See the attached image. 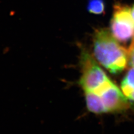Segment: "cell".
<instances>
[{
    "label": "cell",
    "mask_w": 134,
    "mask_h": 134,
    "mask_svg": "<svg viewBox=\"0 0 134 134\" xmlns=\"http://www.w3.org/2000/svg\"><path fill=\"white\" fill-rule=\"evenodd\" d=\"M93 52L96 60L113 74L122 72L129 63L128 50L121 46L111 32L105 29L96 31Z\"/></svg>",
    "instance_id": "cell-1"
},
{
    "label": "cell",
    "mask_w": 134,
    "mask_h": 134,
    "mask_svg": "<svg viewBox=\"0 0 134 134\" xmlns=\"http://www.w3.org/2000/svg\"><path fill=\"white\" fill-rule=\"evenodd\" d=\"M81 64L80 85L85 92H93L100 96L114 83L86 50L82 52Z\"/></svg>",
    "instance_id": "cell-2"
},
{
    "label": "cell",
    "mask_w": 134,
    "mask_h": 134,
    "mask_svg": "<svg viewBox=\"0 0 134 134\" xmlns=\"http://www.w3.org/2000/svg\"><path fill=\"white\" fill-rule=\"evenodd\" d=\"M111 32L117 41L122 43L129 41L134 36V20L129 7L115 6L111 23Z\"/></svg>",
    "instance_id": "cell-3"
},
{
    "label": "cell",
    "mask_w": 134,
    "mask_h": 134,
    "mask_svg": "<svg viewBox=\"0 0 134 134\" xmlns=\"http://www.w3.org/2000/svg\"><path fill=\"white\" fill-rule=\"evenodd\" d=\"M100 96L107 112H120L130 107L127 97L114 83Z\"/></svg>",
    "instance_id": "cell-4"
},
{
    "label": "cell",
    "mask_w": 134,
    "mask_h": 134,
    "mask_svg": "<svg viewBox=\"0 0 134 134\" xmlns=\"http://www.w3.org/2000/svg\"><path fill=\"white\" fill-rule=\"evenodd\" d=\"M87 106L88 110L94 114L107 112L100 96L93 92H85Z\"/></svg>",
    "instance_id": "cell-5"
},
{
    "label": "cell",
    "mask_w": 134,
    "mask_h": 134,
    "mask_svg": "<svg viewBox=\"0 0 134 134\" xmlns=\"http://www.w3.org/2000/svg\"><path fill=\"white\" fill-rule=\"evenodd\" d=\"M121 91L128 97L134 91V68L130 69L121 84Z\"/></svg>",
    "instance_id": "cell-6"
},
{
    "label": "cell",
    "mask_w": 134,
    "mask_h": 134,
    "mask_svg": "<svg viewBox=\"0 0 134 134\" xmlns=\"http://www.w3.org/2000/svg\"><path fill=\"white\" fill-rule=\"evenodd\" d=\"M87 9L90 13L100 15L104 10V3L103 0H90L88 3Z\"/></svg>",
    "instance_id": "cell-7"
},
{
    "label": "cell",
    "mask_w": 134,
    "mask_h": 134,
    "mask_svg": "<svg viewBox=\"0 0 134 134\" xmlns=\"http://www.w3.org/2000/svg\"><path fill=\"white\" fill-rule=\"evenodd\" d=\"M129 62L132 67L134 68V42L131 44L128 50Z\"/></svg>",
    "instance_id": "cell-8"
},
{
    "label": "cell",
    "mask_w": 134,
    "mask_h": 134,
    "mask_svg": "<svg viewBox=\"0 0 134 134\" xmlns=\"http://www.w3.org/2000/svg\"><path fill=\"white\" fill-rule=\"evenodd\" d=\"M127 98H129V99H130L132 100H134V91L132 92V93L130 94V96H129Z\"/></svg>",
    "instance_id": "cell-9"
},
{
    "label": "cell",
    "mask_w": 134,
    "mask_h": 134,
    "mask_svg": "<svg viewBox=\"0 0 134 134\" xmlns=\"http://www.w3.org/2000/svg\"><path fill=\"white\" fill-rule=\"evenodd\" d=\"M131 15L132 16V18L134 20V5L133 6V7L132 8V9H131Z\"/></svg>",
    "instance_id": "cell-10"
},
{
    "label": "cell",
    "mask_w": 134,
    "mask_h": 134,
    "mask_svg": "<svg viewBox=\"0 0 134 134\" xmlns=\"http://www.w3.org/2000/svg\"><path fill=\"white\" fill-rule=\"evenodd\" d=\"M133 42H134V40H133Z\"/></svg>",
    "instance_id": "cell-11"
}]
</instances>
